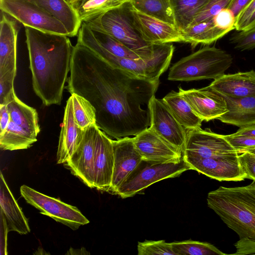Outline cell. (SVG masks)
Returning <instances> with one entry per match:
<instances>
[{
  "label": "cell",
  "mask_w": 255,
  "mask_h": 255,
  "mask_svg": "<svg viewBox=\"0 0 255 255\" xmlns=\"http://www.w3.org/2000/svg\"><path fill=\"white\" fill-rule=\"evenodd\" d=\"M135 10L176 26L171 0H130Z\"/></svg>",
  "instance_id": "83f0119b"
},
{
  "label": "cell",
  "mask_w": 255,
  "mask_h": 255,
  "mask_svg": "<svg viewBox=\"0 0 255 255\" xmlns=\"http://www.w3.org/2000/svg\"><path fill=\"white\" fill-rule=\"evenodd\" d=\"M0 8L25 27L68 36L66 28L61 22L27 0H0Z\"/></svg>",
  "instance_id": "9c48e42d"
},
{
  "label": "cell",
  "mask_w": 255,
  "mask_h": 255,
  "mask_svg": "<svg viewBox=\"0 0 255 255\" xmlns=\"http://www.w3.org/2000/svg\"><path fill=\"white\" fill-rule=\"evenodd\" d=\"M137 251L138 255H176L172 249L171 243H166L164 240L139 242Z\"/></svg>",
  "instance_id": "836d02e7"
},
{
  "label": "cell",
  "mask_w": 255,
  "mask_h": 255,
  "mask_svg": "<svg viewBox=\"0 0 255 255\" xmlns=\"http://www.w3.org/2000/svg\"><path fill=\"white\" fill-rule=\"evenodd\" d=\"M255 10V0H253L240 14L235 24V29L243 30L251 14Z\"/></svg>",
  "instance_id": "b9f144b4"
},
{
  "label": "cell",
  "mask_w": 255,
  "mask_h": 255,
  "mask_svg": "<svg viewBox=\"0 0 255 255\" xmlns=\"http://www.w3.org/2000/svg\"><path fill=\"white\" fill-rule=\"evenodd\" d=\"M195 170L219 181H238L247 178L239 159V154L208 158H184Z\"/></svg>",
  "instance_id": "9a60e30c"
},
{
  "label": "cell",
  "mask_w": 255,
  "mask_h": 255,
  "mask_svg": "<svg viewBox=\"0 0 255 255\" xmlns=\"http://www.w3.org/2000/svg\"><path fill=\"white\" fill-rule=\"evenodd\" d=\"M234 48L240 51L255 48V29L242 30L233 33L229 38Z\"/></svg>",
  "instance_id": "8d00e7d4"
},
{
  "label": "cell",
  "mask_w": 255,
  "mask_h": 255,
  "mask_svg": "<svg viewBox=\"0 0 255 255\" xmlns=\"http://www.w3.org/2000/svg\"><path fill=\"white\" fill-rule=\"evenodd\" d=\"M130 0H77L72 5L82 22L108 10L129 2Z\"/></svg>",
  "instance_id": "f546056e"
},
{
  "label": "cell",
  "mask_w": 255,
  "mask_h": 255,
  "mask_svg": "<svg viewBox=\"0 0 255 255\" xmlns=\"http://www.w3.org/2000/svg\"><path fill=\"white\" fill-rule=\"evenodd\" d=\"M223 135L238 153L255 149V137L237 135L235 133Z\"/></svg>",
  "instance_id": "74e56055"
},
{
  "label": "cell",
  "mask_w": 255,
  "mask_h": 255,
  "mask_svg": "<svg viewBox=\"0 0 255 255\" xmlns=\"http://www.w3.org/2000/svg\"><path fill=\"white\" fill-rule=\"evenodd\" d=\"M251 151H252L253 152H255V149H254V150H251Z\"/></svg>",
  "instance_id": "681fc988"
},
{
  "label": "cell",
  "mask_w": 255,
  "mask_h": 255,
  "mask_svg": "<svg viewBox=\"0 0 255 255\" xmlns=\"http://www.w3.org/2000/svg\"><path fill=\"white\" fill-rule=\"evenodd\" d=\"M65 88L94 108L96 125L109 137L135 136L150 125L149 103L159 80L143 79L103 60L88 47L74 46Z\"/></svg>",
  "instance_id": "6da1fadb"
},
{
  "label": "cell",
  "mask_w": 255,
  "mask_h": 255,
  "mask_svg": "<svg viewBox=\"0 0 255 255\" xmlns=\"http://www.w3.org/2000/svg\"><path fill=\"white\" fill-rule=\"evenodd\" d=\"M238 154L223 135L201 128L186 129L184 158H208Z\"/></svg>",
  "instance_id": "8fae6325"
},
{
  "label": "cell",
  "mask_w": 255,
  "mask_h": 255,
  "mask_svg": "<svg viewBox=\"0 0 255 255\" xmlns=\"http://www.w3.org/2000/svg\"><path fill=\"white\" fill-rule=\"evenodd\" d=\"M0 210L5 218L8 231L21 235L27 234L30 230L28 220L9 190L1 172L0 175Z\"/></svg>",
  "instance_id": "603a6c76"
},
{
  "label": "cell",
  "mask_w": 255,
  "mask_h": 255,
  "mask_svg": "<svg viewBox=\"0 0 255 255\" xmlns=\"http://www.w3.org/2000/svg\"><path fill=\"white\" fill-rule=\"evenodd\" d=\"M150 128L158 135L183 153L186 130L174 117L162 100L154 96L149 103Z\"/></svg>",
  "instance_id": "7c38bea8"
},
{
  "label": "cell",
  "mask_w": 255,
  "mask_h": 255,
  "mask_svg": "<svg viewBox=\"0 0 255 255\" xmlns=\"http://www.w3.org/2000/svg\"><path fill=\"white\" fill-rule=\"evenodd\" d=\"M90 27L103 31L132 50L143 59L150 58L154 45L145 42L136 29L128 8V3L85 20Z\"/></svg>",
  "instance_id": "8992f818"
},
{
  "label": "cell",
  "mask_w": 255,
  "mask_h": 255,
  "mask_svg": "<svg viewBox=\"0 0 255 255\" xmlns=\"http://www.w3.org/2000/svg\"><path fill=\"white\" fill-rule=\"evenodd\" d=\"M239 159L247 178L255 181V153L251 151H243L239 153Z\"/></svg>",
  "instance_id": "ab89813d"
},
{
  "label": "cell",
  "mask_w": 255,
  "mask_h": 255,
  "mask_svg": "<svg viewBox=\"0 0 255 255\" xmlns=\"http://www.w3.org/2000/svg\"><path fill=\"white\" fill-rule=\"evenodd\" d=\"M233 57L215 46H205L182 58L170 68L168 79L190 81L216 79L231 66Z\"/></svg>",
  "instance_id": "5b68a950"
},
{
  "label": "cell",
  "mask_w": 255,
  "mask_h": 255,
  "mask_svg": "<svg viewBox=\"0 0 255 255\" xmlns=\"http://www.w3.org/2000/svg\"><path fill=\"white\" fill-rule=\"evenodd\" d=\"M128 8L136 29L147 43L183 42L182 32L176 26L138 11L129 2Z\"/></svg>",
  "instance_id": "5bb4252c"
},
{
  "label": "cell",
  "mask_w": 255,
  "mask_h": 255,
  "mask_svg": "<svg viewBox=\"0 0 255 255\" xmlns=\"http://www.w3.org/2000/svg\"><path fill=\"white\" fill-rule=\"evenodd\" d=\"M208 86L224 97L238 99L255 96V71L224 74Z\"/></svg>",
  "instance_id": "ffe728a7"
},
{
  "label": "cell",
  "mask_w": 255,
  "mask_h": 255,
  "mask_svg": "<svg viewBox=\"0 0 255 255\" xmlns=\"http://www.w3.org/2000/svg\"><path fill=\"white\" fill-rule=\"evenodd\" d=\"M98 128L96 124L84 129L80 141L65 162L71 172L90 188H95L94 157Z\"/></svg>",
  "instance_id": "4fadbf2b"
},
{
  "label": "cell",
  "mask_w": 255,
  "mask_h": 255,
  "mask_svg": "<svg viewBox=\"0 0 255 255\" xmlns=\"http://www.w3.org/2000/svg\"><path fill=\"white\" fill-rule=\"evenodd\" d=\"M212 209L240 239L255 241V181L241 187L220 186L207 198Z\"/></svg>",
  "instance_id": "3957f363"
},
{
  "label": "cell",
  "mask_w": 255,
  "mask_h": 255,
  "mask_svg": "<svg viewBox=\"0 0 255 255\" xmlns=\"http://www.w3.org/2000/svg\"><path fill=\"white\" fill-rule=\"evenodd\" d=\"M90 28L99 44L115 56L133 59L142 58L137 53L110 35L96 29L91 27Z\"/></svg>",
  "instance_id": "1f68e13d"
},
{
  "label": "cell",
  "mask_w": 255,
  "mask_h": 255,
  "mask_svg": "<svg viewBox=\"0 0 255 255\" xmlns=\"http://www.w3.org/2000/svg\"><path fill=\"white\" fill-rule=\"evenodd\" d=\"M37 5L66 28L69 37L77 35L82 21L73 5L66 0H27Z\"/></svg>",
  "instance_id": "cb8c5ba5"
},
{
  "label": "cell",
  "mask_w": 255,
  "mask_h": 255,
  "mask_svg": "<svg viewBox=\"0 0 255 255\" xmlns=\"http://www.w3.org/2000/svg\"><path fill=\"white\" fill-rule=\"evenodd\" d=\"M253 0H232L228 7L234 13L236 20Z\"/></svg>",
  "instance_id": "ee69618b"
},
{
  "label": "cell",
  "mask_w": 255,
  "mask_h": 255,
  "mask_svg": "<svg viewBox=\"0 0 255 255\" xmlns=\"http://www.w3.org/2000/svg\"><path fill=\"white\" fill-rule=\"evenodd\" d=\"M114 166L113 140L98 128L95 142L94 185L98 190L109 191Z\"/></svg>",
  "instance_id": "ac0fdd59"
},
{
  "label": "cell",
  "mask_w": 255,
  "mask_h": 255,
  "mask_svg": "<svg viewBox=\"0 0 255 255\" xmlns=\"http://www.w3.org/2000/svg\"><path fill=\"white\" fill-rule=\"evenodd\" d=\"M253 29H255V10L250 16L243 30H250Z\"/></svg>",
  "instance_id": "7dc6e473"
},
{
  "label": "cell",
  "mask_w": 255,
  "mask_h": 255,
  "mask_svg": "<svg viewBox=\"0 0 255 255\" xmlns=\"http://www.w3.org/2000/svg\"><path fill=\"white\" fill-rule=\"evenodd\" d=\"M77 35V43L89 48L112 66L151 80H159L168 69L174 50V46L170 43L154 44L153 55L148 59L120 58L102 46L85 23H82Z\"/></svg>",
  "instance_id": "277c9868"
},
{
  "label": "cell",
  "mask_w": 255,
  "mask_h": 255,
  "mask_svg": "<svg viewBox=\"0 0 255 255\" xmlns=\"http://www.w3.org/2000/svg\"><path fill=\"white\" fill-rule=\"evenodd\" d=\"M190 169V166L183 157L180 160L165 163L142 159L117 189L115 194L122 198L132 197L152 184L177 177Z\"/></svg>",
  "instance_id": "ba28073f"
},
{
  "label": "cell",
  "mask_w": 255,
  "mask_h": 255,
  "mask_svg": "<svg viewBox=\"0 0 255 255\" xmlns=\"http://www.w3.org/2000/svg\"><path fill=\"white\" fill-rule=\"evenodd\" d=\"M236 252L233 255H255V241L249 239H240L235 244Z\"/></svg>",
  "instance_id": "60d3db41"
},
{
  "label": "cell",
  "mask_w": 255,
  "mask_h": 255,
  "mask_svg": "<svg viewBox=\"0 0 255 255\" xmlns=\"http://www.w3.org/2000/svg\"><path fill=\"white\" fill-rule=\"evenodd\" d=\"M71 95L74 118L78 127L84 130L91 125H96V113L92 104L78 94L73 93Z\"/></svg>",
  "instance_id": "4dcf8cb0"
},
{
  "label": "cell",
  "mask_w": 255,
  "mask_h": 255,
  "mask_svg": "<svg viewBox=\"0 0 255 255\" xmlns=\"http://www.w3.org/2000/svg\"><path fill=\"white\" fill-rule=\"evenodd\" d=\"M7 105L10 120L0 134V148L4 150L27 149L37 141L40 131L37 112L16 96Z\"/></svg>",
  "instance_id": "52a82bcc"
},
{
  "label": "cell",
  "mask_w": 255,
  "mask_h": 255,
  "mask_svg": "<svg viewBox=\"0 0 255 255\" xmlns=\"http://www.w3.org/2000/svg\"><path fill=\"white\" fill-rule=\"evenodd\" d=\"M183 42L190 43L193 48L198 44L209 45L229 32L216 27L213 18L191 24L181 31Z\"/></svg>",
  "instance_id": "4316f807"
},
{
  "label": "cell",
  "mask_w": 255,
  "mask_h": 255,
  "mask_svg": "<svg viewBox=\"0 0 255 255\" xmlns=\"http://www.w3.org/2000/svg\"><path fill=\"white\" fill-rule=\"evenodd\" d=\"M0 255H7V234L8 231L7 225L3 213L0 210Z\"/></svg>",
  "instance_id": "7bdbcfd3"
},
{
  "label": "cell",
  "mask_w": 255,
  "mask_h": 255,
  "mask_svg": "<svg viewBox=\"0 0 255 255\" xmlns=\"http://www.w3.org/2000/svg\"><path fill=\"white\" fill-rule=\"evenodd\" d=\"M32 87L45 106L60 105L74 46L67 35L25 27Z\"/></svg>",
  "instance_id": "7a4b0ae2"
},
{
  "label": "cell",
  "mask_w": 255,
  "mask_h": 255,
  "mask_svg": "<svg viewBox=\"0 0 255 255\" xmlns=\"http://www.w3.org/2000/svg\"><path fill=\"white\" fill-rule=\"evenodd\" d=\"M208 0H171L176 28L182 31L190 25Z\"/></svg>",
  "instance_id": "f1b7e54d"
},
{
  "label": "cell",
  "mask_w": 255,
  "mask_h": 255,
  "mask_svg": "<svg viewBox=\"0 0 255 255\" xmlns=\"http://www.w3.org/2000/svg\"><path fill=\"white\" fill-rule=\"evenodd\" d=\"M21 196L43 215L75 230L89 221L76 207L48 196L25 185L20 188Z\"/></svg>",
  "instance_id": "30bf717a"
},
{
  "label": "cell",
  "mask_w": 255,
  "mask_h": 255,
  "mask_svg": "<svg viewBox=\"0 0 255 255\" xmlns=\"http://www.w3.org/2000/svg\"><path fill=\"white\" fill-rule=\"evenodd\" d=\"M83 130L76 123L70 96L66 102L59 135L56 158L58 164L64 163L69 159L80 141Z\"/></svg>",
  "instance_id": "7402d4cb"
},
{
  "label": "cell",
  "mask_w": 255,
  "mask_h": 255,
  "mask_svg": "<svg viewBox=\"0 0 255 255\" xmlns=\"http://www.w3.org/2000/svg\"><path fill=\"white\" fill-rule=\"evenodd\" d=\"M215 25L220 29L229 32L235 29L236 17L229 8H225L219 12L213 18Z\"/></svg>",
  "instance_id": "f35d334b"
},
{
  "label": "cell",
  "mask_w": 255,
  "mask_h": 255,
  "mask_svg": "<svg viewBox=\"0 0 255 255\" xmlns=\"http://www.w3.org/2000/svg\"><path fill=\"white\" fill-rule=\"evenodd\" d=\"M162 100L177 121L186 129L201 128L203 121L194 112L180 92L172 91Z\"/></svg>",
  "instance_id": "484cf974"
},
{
  "label": "cell",
  "mask_w": 255,
  "mask_h": 255,
  "mask_svg": "<svg viewBox=\"0 0 255 255\" xmlns=\"http://www.w3.org/2000/svg\"></svg>",
  "instance_id": "f907efd6"
},
{
  "label": "cell",
  "mask_w": 255,
  "mask_h": 255,
  "mask_svg": "<svg viewBox=\"0 0 255 255\" xmlns=\"http://www.w3.org/2000/svg\"><path fill=\"white\" fill-rule=\"evenodd\" d=\"M235 133L237 135L255 137V124L241 127Z\"/></svg>",
  "instance_id": "bcb514c9"
},
{
  "label": "cell",
  "mask_w": 255,
  "mask_h": 255,
  "mask_svg": "<svg viewBox=\"0 0 255 255\" xmlns=\"http://www.w3.org/2000/svg\"><path fill=\"white\" fill-rule=\"evenodd\" d=\"M224 98L228 112L218 120L239 128L255 124V96L238 99Z\"/></svg>",
  "instance_id": "d4e9b609"
},
{
  "label": "cell",
  "mask_w": 255,
  "mask_h": 255,
  "mask_svg": "<svg viewBox=\"0 0 255 255\" xmlns=\"http://www.w3.org/2000/svg\"><path fill=\"white\" fill-rule=\"evenodd\" d=\"M16 76L13 71L0 75V105H7L16 96L13 87Z\"/></svg>",
  "instance_id": "d590c367"
},
{
  "label": "cell",
  "mask_w": 255,
  "mask_h": 255,
  "mask_svg": "<svg viewBox=\"0 0 255 255\" xmlns=\"http://www.w3.org/2000/svg\"><path fill=\"white\" fill-rule=\"evenodd\" d=\"M176 255H226L214 246L208 243L191 240L171 243Z\"/></svg>",
  "instance_id": "d6a6232c"
},
{
  "label": "cell",
  "mask_w": 255,
  "mask_h": 255,
  "mask_svg": "<svg viewBox=\"0 0 255 255\" xmlns=\"http://www.w3.org/2000/svg\"><path fill=\"white\" fill-rule=\"evenodd\" d=\"M10 120V116L7 105H0V134L5 130Z\"/></svg>",
  "instance_id": "f6af8a7d"
},
{
  "label": "cell",
  "mask_w": 255,
  "mask_h": 255,
  "mask_svg": "<svg viewBox=\"0 0 255 255\" xmlns=\"http://www.w3.org/2000/svg\"><path fill=\"white\" fill-rule=\"evenodd\" d=\"M114 166L110 191L117 189L142 160L134 145L133 138L126 137L113 140Z\"/></svg>",
  "instance_id": "d6986e66"
},
{
  "label": "cell",
  "mask_w": 255,
  "mask_h": 255,
  "mask_svg": "<svg viewBox=\"0 0 255 255\" xmlns=\"http://www.w3.org/2000/svg\"><path fill=\"white\" fill-rule=\"evenodd\" d=\"M68 2H69L70 4H72L74 2H75L77 0H66Z\"/></svg>",
  "instance_id": "c3c4849f"
},
{
  "label": "cell",
  "mask_w": 255,
  "mask_h": 255,
  "mask_svg": "<svg viewBox=\"0 0 255 255\" xmlns=\"http://www.w3.org/2000/svg\"><path fill=\"white\" fill-rule=\"evenodd\" d=\"M232 0H208L194 18L192 24L212 19L222 9L228 8Z\"/></svg>",
  "instance_id": "e575fe53"
},
{
  "label": "cell",
  "mask_w": 255,
  "mask_h": 255,
  "mask_svg": "<svg viewBox=\"0 0 255 255\" xmlns=\"http://www.w3.org/2000/svg\"><path fill=\"white\" fill-rule=\"evenodd\" d=\"M132 138L143 160L165 163L178 161L183 157V153L161 137L150 127Z\"/></svg>",
  "instance_id": "e0dca14e"
},
{
  "label": "cell",
  "mask_w": 255,
  "mask_h": 255,
  "mask_svg": "<svg viewBox=\"0 0 255 255\" xmlns=\"http://www.w3.org/2000/svg\"><path fill=\"white\" fill-rule=\"evenodd\" d=\"M178 92L203 121L218 119L228 112L225 98L209 86L189 90L179 87Z\"/></svg>",
  "instance_id": "2e32d148"
},
{
  "label": "cell",
  "mask_w": 255,
  "mask_h": 255,
  "mask_svg": "<svg viewBox=\"0 0 255 255\" xmlns=\"http://www.w3.org/2000/svg\"><path fill=\"white\" fill-rule=\"evenodd\" d=\"M1 11L0 23V75L16 73L17 38L18 27L14 20Z\"/></svg>",
  "instance_id": "44dd1931"
}]
</instances>
